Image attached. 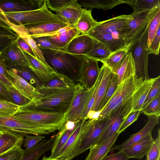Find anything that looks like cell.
I'll use <instances>...</instances> for the list:
<instances>
[{
  "label": "cell",
  "instance_id": "cell-1",
  "mask_svg": "<svg viewBox=\"0 0 160 160\" xmlns=\"http://www.w3.org/2000/svg\"><path fill=\"white\" fill-rule=\"evenodd\" d=\"M78 135L67 154L60 160H72L92 146L102 132L106 125V118L99 120L93 118L82 120Z\"/></svg>",
  "mask_w": 160,
  "mask_h": 160
},
{
  "label": "cell",
  "instance_id": "cell-2",
  "mask_svg": "<svg viewBox=\"0 0 160 160\" xmlns=\"http://www.w3.org/2000/svg\"><path fill=\"white\" fill-rule=\"evenodd\" d=\"M42 51L45 61L55 72L77 82L82 62L87 56L49 49Z\"/></svg>",
  "mask_w": 160,
  "mask_h": 160
},
{
  "label": "cell",
  "instance_id": "cell-3",
  "mask_svg": "<svg viewBox=\"0 0 160 160\" xmlns=\"http://www.w3.org/2000/svg\"><path fill=\"white\" fill-rule=\"evenodd\" d=\"M75 86L31 101L20 107L18 110L65 112L69 109L75 93Z\"/></svg>",
  "mask_w": 160,
  "mask_h": 160
},
{
  "label": "cell",
  "instance_id": "cell-4",
  "mask_svg": "<svg viewBox=\"0 0 160 160\" xmlns=\"http://www.w3.org/2000/svg\"><path fill=\"white\" fill-rule=\"evenodd\" d=\"M136 74L121 82L117 86L112 96L99 113L97 118L102 120L110 113L131 99L143 81Z\"/></svg>",
  "mask_w": 160,
  "mask_h": 160
},
{
  "label": "cell",
  "instance_id": "cell-5",
  "mask_svg": "<svg viewBox=\"0 0 160 160\" xmlns=\"http://www.w3.org/2000/svg\"><path fill=\"white\" fill-rule=\"evenodd\" d=\"M53 15L47 7L29 11L0 12V25L23 26L28 28L36 24L52 21Z\"/></svg>",
  "mask_w": 160,
  "mask_h": 160
},
{
  "label": "cell",
  "instance_id": "cell-6",
  "mask_svg": "<svg viewBox=\"0 0 160 160\" xmlns=\"http://www.w3.org/2000/svg\"><path fill=\"white\" fill-rule=\"evenodd\" d=\"M69 110L65 112H51L18 110L12 116L23 122L34 123L59 130L67 121Z\"/></svg>",
  "mask_w": 160,
  "mask_h": 160
},
{
  "label": "cell",
  "instance_id": "cell-7",
  "mask_svg": "<svg viewBox=\"0 0 160 160\" xmlns=\"http://www.w3.org/2000/svg\"><path fill=\"white\" fill-rule=\"evenodd\" d=\"M159 8L131 14L124 38V48L129 50L132 44L141 36Z\"/></svg>",
  "mask_w": 160,
  "mask_h": 160
},
{
  "label": "cell",
  "instance_id": "cell-8",
  "mask_svg": "<svg viewBox=\"0 0 160 160\" xmlns=\"http://www.w3.org/2000/svg\"><path fill=\"white\" fill-rule=\"evenodd\" d=\"M148 26L143 33L130 48L136 69V75L143 81L149 78L148 73Z\"/></svg>",
  "mask_w": 160,
  "mask_h": 160
},
{
  "label": "cell",
  "instance_id": "cell-9",
  "mask_svg": "<svg viewBox=\"0 0 160 160\" xmlns=\"http://www.w3.org/2000/svg\"><path fill=\"white\" fill-rule=\"evenodd\" d=\"M0 128L27 135H47L57 131L54 128L18 120L12 116L0 115Z\"/></svg>",
  "mask_w": 160,
  "mask_h": 160
},
{
  "label": "cell",
  "instance_id": "cell-10",
  "mask_svg": "<svg viewBox=\"0 0 160 160\" xmlns=\"http://www.w3.org/2000/svg\"><path fill=\"white\" fill-rule=\"evenodd\" d=\"M132 100V98L106 118L107 121L105 127L100 136L92 146H98L105 142L117 133L121 125L131 112Z\"/></svg>",
  "mask_w": 160,
  "mask_h": 160
},
{
  "label": "cell",
  "instance_id": "cell-11",
  "mask_svg": "<svg viewBox=\"0 0 160 160\" xmlns=\"http://www.w3.org/2000/svg\"><path fill=\"white\" fill-rule=\"evenodd\" d=\"M75 87L67 118V121L74 122L86 118L87 107L92 90V87L88 89L79 83H76Z\"/></svg>",
  "mask_w": 160,
  "mask_h": 160
},
{
  "label": "cell",
  "instance_id": "cell-12",
  "mask_svg": "<svg viewBox=\"0 0 160 160\" xmlns=\"http://www.w3.org/2000/svg\"><path fill=\"white\" fill-rule=\"evenodd\" d=\"M131 18V14H122L98 22L89 32L112 34L124 41L125 32Z\"/></svg>",
  "mask_w": 160,
  "mask_h": 160
},
{
  "label": "cell",
  "instance_id": "cell-13",
  "mask_svg": "<svg viewBox=\"0 0 160 160\" xmlns=\"http://www.w3.org/2000/svg\"><path fill=\"white\" fill-rule=\"evenodd\" d=\"M46 0H0V12H19L38 10L47 7Z\"/></svg>",
  "mask_w": 160,
  "mask_h": 160
},
{
  "label": "cell",
  "instance_id": "cell-14",
  "mask_svg": "<svg viewBox=\"0 0 160 160\" xmlns=\"http://www.w3.org/2000/svg\"><path fill=\"white\" fill-rule=\"evenodd\" d=\"M99 71L98 61L87 57L82 62L76 82L90 89L96 82Z\"/></svg>",
  "mask_w": 160,
  "mask_h": 160
},
{
  "label": "cell",
  "instance_id": "cell-15",
  "mask_svg": "<svg viewBox=\"0 0 160 160\" xmlns=\"http://www.w3.org/2000/svg\"><path fill=\"white\" fill-rule=\"evenodd\" d=\"M18 39L10 44L1 52V58L7 68L16 65L30 68V66L28 60L18 46Z\"/></svg>",
  "mask_w": 160,
  "mask_h": 160
},
{
  "label": "cell",
  "instance_id": "cell-16",
  "mask_svg": "<svg viewBox=\"0 0 160 160\" xmlns=\"http://www.w3.org/2000/svg\"><path fill=\"white\" fill-rule=\"evenodd\" d=\"M75 84L72 80L55 72L53 78L45 83L38 90L44 96L70 88Z\"/></svg>",
  "mask_w": 160,
  "mask_h": 160
},
{
  "label": "cell",
  "instance_id": "cell-17",
  "mask_svg": "<svg viewBox=\"0 0 160 160\" xmlns=\"http://www.w3.org/2000/svg\"><path fill=\"white\" fill-rule=\"evenodd\" d=\"M95 39L88 34H80L74 38L66 48L65 51L73 54L85 55L91 50Z\"/></svg>",
  "mask_w": 160,
  "mask_h": 160
},
{
  "label": "cell",
  "instance_id": "cell-18",
  "mask_svg": "<svg viewBox=\"0 0 160 160\" xmlns=\"http://www.w3.org/2000/svg\"><path fill=\"white\" fill-rule=\"evenodd\" d=\"M148 119L143 128L138 132L131 135L123 142L119 145L112 147L110 152L122 150L142 138L149 132H152L155 126L159 123L160 117L153 116L148 117Z\"/></svg>",
  "mask_w": 160,
  "mask_h": 160
},
{
  "label": "cell",
  "instance_id": "cell-19",
  "mask_svg": "<svg viewBox=\"0 0 160 160\" xmlns=\"http://www.w3.org/2000/svg\"><path fill=\"white\" fill-rule=\"evenodd\" d=\"M154 140L149 132L139 140L123 150L129 158L142 159L149 152Z\"/></svg>",
  "mask_w": 160,
  "mask_h": 160
},
{
  "label": "cell",
  "instance_id": "cell-20",
  "mask_svg": "<svg viewBox=\"0 0 160 160\" xmlns=\"http://www.w3.org/2000/svg\"><path fill=\"white\" fill-rule=\"evenodd\" d=\"M7 72L13 86L31 101L38 99L43 96L36 88L10 69H8Z\"/></svg>",
  "mask_w": 160,
  "mask_h": 160
},
{
  "label": "cell",
  "instance_id": "cell-21",
  "mask_svg": "<svg viewBox=\"0 0 160 160\" xmlns=\"http://www.w3.org/2000/svg\"><path fill=\"white\" fill-rule=\"evenodd\" d=\"M76 122L67 121L59 130L51 148V158H57L73 132Z\"/></svg>",
  "mask_w": 160,
  "mask_h": 160
},
{
  "label": "cell",
  "instance_id": "cell-22",
  "mask_svg": "<svg viewBox=\"0 0 160 160\" xmlns=\"http://www.w3.org/2000/svg\"><path fill=\"white\" fill-rule=\"evenodd\" d=\"M103 66V73L101 82L96 93L94 105L91 110L88 113L86 119L95 118L98 113L101 101L106 91L109 81L113 72L107 66Z\"/></svg>",
  "mask_w": 160,
  "mask_h": 160
},
{
  "label": "cell",
  "instance_id": "cell-23",
  "mask_svg": "<svg viewBox=\"0 0 160 160\" xmlns=\"http://www.w3.org/2000/svg\"><path fill=\"white\" fill-rule=\"evenodd\" d=\"M82 8L78 0L71 5L64 7L56 12L55 14L60 20L74 28L82 12Z\"/></svg>",
  "mask_w": 160,
  "mask_h": 160
},
{
  "label": "cell",
  "instance_id": "cell-24",
  "mask_svg": "<svg viewBox=\"0 0 160 160\" xmlns=\"http://www.w3.org/2000/svg\"><path fill=\"white\" fill-rule=\"evenodd\" d=\"M157 78H149L142 82L132 97L131 112L142 110L144 101Z\"/></svg>",
  "mask_w": 160,
  "mask_h": 160
},
{
  "label": "cell",
  "instance_id": "cell-25",
  "mask_svg": "<svg viewBox=\"0 0 160 160\" xmlns=\"http://www.w3.org/2000/svg\"><path fill=\"white\" fill-rule=\"evenodd\" d=\"M69 26L61 21L47 22L36 24L27 28V32L32 38L48 33Z\"/></svg>",
  "mask_w": 160,
  "mask_h": 160
},
{
  "label": "cell",
  "instance_id": "cell-26",
  "mask_svg": "<svg viewBox=\"0 0 160 160\" xmlns=\"http://www.w3.org/2000/svg\"><path fill=\"white\" fill-rule=\"evenodd\" d=\"M24 140L23 136L22 135L5 130L0 137V154L6 152L14 147H21Z\"/></svg>",
  "mask_w": 160,
  "mask_h": 160
},
{
  "label": "cell",
  "instance_id": "cell-27",
  "mask_svg": "<svg viewBox=\"0 0 160 160\" xmlns=\"http://www.w3.org/2000/svg\"><path fill=\"white\" fill-rule=\"evenodd\" d=\"M113 72L118 76V85L121 82L136 74L134 62L132 54L129 50L121 63Z\"/></svg>",
  "mask_w": 160,
  "mask_h": 160
},
{
  "label": "cell",
  "instance_id": "cell-28",
  "mask_svg": "<svg viewBox=\"0 0 160 160\" xmlns=\"http://www.w3.org/2000/svg\"><path fill=\"white\" fill-rule=\"evenodd\" d=\"M87 34L102 43L112 52L124 48V41L112 34L89 32Z\"/></svg>",
  "mask_w": 160,
  "mask_h": 160
},
{
  "label": "cell",
  "instance_id": "cell-29",
  "mask_svg": "<svg viewBox=\"0 0 160 160\" xmlns=\"http://www.w3.org/2000/svg\"><path fill=\"white\" fill-rule=\"evenodd\" d=\"M7 68L24 79L38 90L44 84L29 67L16 65Z\"/></svg>",
  "mask_w": 160,
  "mask_h": 160
},
{
  "label": "cell",
  "instance_id": "cell-30",
  "mask_svg": "<svg viewBox=\"0 0 160 160\" xmlns=\"http://www.w3.org/2000/svg\"><path fill=\"white\" fill-rule=\"evenodd\" d=\"M119 134L117 133L105 142L91 147L85 160H102L109 152Z\"/></svg>",
  "mask_w": 160,
  "mask_h": 160
},
{
  "label": "cell",
  "instance_id": "cell-31",
  "mask_svg": "<svg viewBox=\"0 0 160 160\" xmlns=\"http://www.w3.org/2000/svg\"><path fill=\"white\" fill-rule=\"evenodd\" d=\"M98 23L92 16V9L83 8L74 28L81 34H87Z\"/></svg>",
  "mask_w": 160,
  "mask_h": 160
},
{
  "label": "cell",
  "instance_id": "cell-32",
  "mask_svg": "<svg viewBox=\"0 0 160 160\" xmlns=\"http://www.w3.org/2000/svg\"><path fill=\"white\" fill-rule=\"evenodd\" d=\"M78 3L81 7L106 10L119 4L125 3V0H79Z\"/></svg>",
  "mask_w": 160,
  "mask_h": 160
},
{
  "label": "cell",
  "instance_id": "cell-33",
  "mask_svg": "<svg viewBox=\"0 0 160 160\" xmlns=\"http://www.w3.org/2000/svg\"><path fill=\"white\" fill-rule=\"evenodd\" d=\"M80 34L76 28L71 29L54 36L46 37L47 39L58 47L66 48L70 42Z\"/></svg>",
  "mask_w": 160,
  "mask_h": 160
},
{
  "label": "cell",
  "instance_id": "cell-34",
  "mask_svg": "<svg viewBox=\"0 0 160 160\" xmlns=\"http://www.w3.org/2000/svg\"><path fill=\"white\" fill-rule=\"evenodd\" d=\"M129 5L133 13L150 11L160 8V0H127L125 3Z\"/></svg>",
  "mask_w": 160,
  "mask_h": 160
},
{
  "label": "cell",
  "instance_id": "cell-35",
  "mask_svg": "<svg viewBox=\"0 0 160 160\" xmlns=\"http://www.w3.org/2000/svg\"><path fill=\"white\" fill-rule=\"evenodd\" d=\"M112 52L105 45L95 39L91 50L86 56L98 62H102L106 59Z\"/></svg>",
  "mask_w": 160,
  "mask_h": 160
},
{
  "label": "cell",
  "instance_id": "cell-36",
  "mask_svg": "<svg viewBox=\"0 0 160 160\" xmlns=\"http://www.w3.org/2000/svg\"><path fill=\"white\" fill-rule=\"evenodd\" d=\"M128 51V49L124 48L112 52L106 59L101 62L113 72L121 63Z\"/></svg>",
  "mask_w": 160,
  "mask_h": 160
},
{
  "label": "cell",
  "instance_id": "cell-37",
  "mask_svg": "<svg viewBox=\"0 0 160 160\" xmlns=\"http://www.w3.org/2000/svg\"><path fill=\"white\" fill-rule=\"evenodd\" d=\"M19 38L18 35L11 28L0 25V52Z\"/></svg>",
  "mask_w": 160,
  "mask_h": 160
},
{
  "label": "cell",
  "instance_id": "cell-38",
  "mask_svg": "<svg viewBox=\"0 0 160 160\" xmlns=\"http://www.w3.org/2000/svg\"><path fill=\"white\" fill-rule=\"evenodd\" d=\"M118 78L117 75L113 72L109 81L106 91L100 104L98 115L113 94L118 85Z\"/></svg>",
  "mask_w": 160,
  "mask_h": 160
},
{
  "label": "cell",
  "instance_id": "cell-39",
  "mask_svg": "<svg viewBox=\"0 0 160 160\" xmlns=\"http://www.w3.org/2000/svg\"><path fill=\"white\" fill-rule=\"evenodd\" d=\"M47 151L46 145L40 142L32 149L24 150V155L21 160H37Z\"/></svg>",
  "mask_w": 160,
  "mask_h": 160
},
{
  "label": "cell",
  "instance_id": "cell-40",
  "mask_svg": "<svg viewBox=\"0 0 160 160\" xmlns=\"http://www.w3.org/2000/svg\"><path fill=\"white\" fill-rule=\"evenodd\" d=\"M82 121L80 120L76 122L75 127L73 132L71 134L64 146L61 150L57 159H60L67 154L69 149L73 144L76 139L80 130Z\"/></svg>",
  "mask_w": 160,
  "mask_h": 160
},
{
  "label": "cell",
  "instance_id": "cell-41",
  "mask_svg": "<svg viewBox=\"0 0 160 160\" xmlns=\"http://www.w3.org/2000/svg\"><path fill=\"white\" fill-rule=\"evenodd\" d=\"M142 112L148 117L160 116V94L158 95L144 108Z\"/></svg>",
  "mask_w": 160,
  "mask_h": 160
},
{
  "label": "cell",
  "instance_id": "cell-42",
  "mask_svg": "<svg viewBox=\"0 0 160 160\" xmlns=\"http://www.w3.org/2000/svg\"><path fill=\"white\" fill-rule=\"evenodd\" d=\"M12 103L20 107L22 106L29 102L31 100L23 95L13 86L8 88Z\"/></svg>",
  "mask_w": 160,
  "mask_h": 160
},
{
  "label": "cell",
  "instance_id": "cell-43",
  "mask_svg": "<svg viewBox=\"0 0 160 160\" xmlns=\"http://www.w3.org/2000/svg\"><path fill=\"white\" fill-rule=\"evenodd\" d=\"M160 26V8L157 10L155 15L148 25V45L149 47L154 37L157 30Z\"/></svg>",
  "mask_w": 160,
  "mask_h": 160
},
{
  "label": "cell",
  "instance_id": "cell-44",
  "mask_svg": "<svg viewBox=\"0 0 160 160\" xmlns=\"http://www.w3.org/2000/svg\"><path fill=\"white\" fill-rule=\"evenodd\" d=\"M25 152L21 147L15 146L0 156V160H21Z\"/></svg>",
  "mask_w": 160,
  "mask_h": 160
},
{
  "label": "cell",
  "instance_id": "cell-45",
  "mask_svg": "<svg viewBox=\"0 0 160 160\" xmlns=\"http://www.w3.org/2000/svg\"><path fill=\"white\" fill-rule=\"evenodd\" d=\"M146 160H159L160 159V129L158 130V135L146 155Z\"/></svg>",
  "mask_w": 160,
  "mask_h": 160
},
{
  "label": "cell",
  "instance_id": "cell-46",
  "mask_svg": "<svg viewBox=\"0 0 160 160\" xmlns=\"http://www.w3.org/2000/svg\"><path fill=\"white\" fill-rule=\"evenodd\" d=\"M160 94V76L157 78L152 85L142 106L144 108L150 102Z\"/></svg>",
  "mask_w": 160,
  "mask_h": 160
},
{
  "label": "cell",
  "instance_id": "cell-47",
  "mask_svg": "<svg viewBox=\"0 0 160 160\" xmlns=\"http://www.w3.org/2000/svg\"><path fill=\"white\" fill-rule=\"evenodd\" d=\"M19 107L12 103L0 101V115L13 116Z\"/></svg>",
  "mask_w": 160,
  "mask_h": 160
},
{
  "label": "cell",
  "instance_id": "cell-48",
  "mask_svg": "<svg viewBox=\"0 0 160 160\" xmlns=\"http://www.w3.org/2000/svg\"><path fill=\"white\" fill-rule=\"evenodd\" d=\"M76 0H46L47 7L54 12H57L61 9L70 5Z\"/></svg>",
  "mask_w": 160,
  "mask_h": 160
},
{
  "label": "cell",
  "instance_id": "cell-49",
  "mask_svg": "<svg viewBox=\"0 0 160 160\" xmlns=\"http://www.w3.org/2000/svg\"><path fill=\"white\" fill-rule=\"evenodd\" d=\"M37 46L41 50L49 49L65 51V48L58 47L47 39L46 37H42L33 38Z\"/></svg>",
  "mask_w": 160,
  "mask_h": 160
},
{
  "label": "cell",
  "instance_id": "cell-50",
  "mask_svg": "<svg viewBox=\"0 0 160 160\" xmlns=\"http://www.w3.org/2000/svg\"><path fill=\"white\" fill-rule=\"evenodd\" d=\"M142 113L141 110L131 112L121 125L117 133L120 134L123 132L128 127L137 120Z\"/></svg>",
  "mask_w": 160,
  "mask_h": 160
},
{
  "label": "cell",
  "instance_id": "cell-51",
  "mask_svg": "<svg viewBox=\"0 0 160 160\" xmlns=\"http://www.w3.org/2000/svg\"><path fill=\"white\" fill-rule=\"evenodd\" d=\"M24 140V146L26 149H32L37 146L44 138L41 135H27Z\"/></svg>",
  "mask_w": 160,
  "mask_h": 160
},
{
  "label": "cell",
  "instance_id": "cell-52",
  "mask_svg": "<svg viewBox=\"0 0 160 160\" xmlns=\"http://www.w3.org/2000/svg\"><path fill=\"white\" fill-rule=\"evenodd\" d=\"M160 26L148 47V54L158 55L159 53L160 45Z\"/></svg>",
  "mask_w": 160,
  "mask_h": 160
},
{
  "label": "cell",
  "instance_id": "cell-53",
  "mask_svg": "<svg viewBox=\"0 0 160 160\" xmlns=\"http://www.w3.org/2000/svg\"><path fill=\"white\" fill-rule=\"evenodd\" d=\"M17 42L19 47L22 51L28 53L34 58L39 59L30 46L22 39L19 37L17 40Z\"/></svg>",
  "mask_w": 160,
  "mask_h": 160
},
{
  "label": "cell",
  "instance_id": "cell-54",
  "mask_svg": "<svg viewBox=\"0 0 160 160\" xmlns=\"http://www.w3.org/2000/svg\"><path fill=\"white\" fill-rule=\"evenodd\" d=\"M129 159V157L122 150L115 153L106 155L102 160H128Z\"/></svg>",
  "mask_w": 160,
  "mask_h": 160
},
{
  "label": "cell",
  "instance_id": "cell-55",
  "mask_svg": "<svg viewBox=\"0 0 160 160\" xmlns=\"http://www.w3.org/2000/svg\"><path fill=\"white\" fill-rule=\"evenodd\" d=\"M0 101L12 103L10 94L7 87L0 81Z\"/></svg>",
  "mask_w": 160,
  "mask_h": 160
},
{
  "label": "cell",
  "instance_id": "cell-56",
  "mask_svg": "<svg viewBox=\"0 0 160 160\" xmlns=\"http://www.w3.org/2000/svg\"><path fill=\"white\" fill-rule=\"evenodd\" d=\"M7 71V67L0 57V73L6 78L10 80Z\"/></svg>",
  "mask_w": 160,
  "mask_h": 160
},
{
  "label": "cell",
  "instance_id": "cell-57",
  "mask_svg": "<svg viewBox=\"0 0 160 160\" xmlns=\"http://www.w3.org/2000/svg\"><path fill=\"white\" fill-rule=\"evenodd\" d=\"M0 81L2 82L7 88L13 86V84L11 81L4 77L0 73Z\"/></svg>",
  "mask_w": 160,
  "mask_h": 160
},
{
  "label": "cell",
  "instance_id": "cell-58",
  "mask_svg": "<svg viewBox=\"0 0 160 160\" xmlns=\"http://www.w3.org/2000/svg\"><path fill=\"white\" fill-rule=\"evenodd\" d=\"M42 160H60L57 158H51L50 157H47L45 156H44Z\"/></svg>",
  "mask_w": 160,
  "mask_h": 160
},
{
  "label": "cell",
  "instance_id": "cell-59",
  "mask_svg": "<svg viewBox=\"0 0 160 160\" xmlns=\"http://www.w3.org/2000/svg\"><path fill=\"white\" fill-rule=\"evenodd\" d=\"M5 130L0 128V137L2 135Z\"/></svg>",
  "mask_w": 160,
  "mask_h": 160
},
{
  "label": "cell",
  "instance_id": "cell-60",
  "mask_svg": "<svg viewBox=\"0 0 160 160\" xmlns=\"http://www.w3.org/2000/svg\"><path fill=\"white\" fill-rule=\"evenodd\" d=\"M2 154H3V153H2ZM2 154H0V156Z\"/></svg>",
  "mask_w": 160,
  "mask_h": 160
},
{
  "label": "cell",
  "instance_id": "cell-61",
  "mask_svg": "<svg viewBox=\"0 0 160 160\" xmlns=\"http://www.w3.org/2000/svg\"><path fill=\"white\" fill-rule=\"evenodd\" d=\"M159 160H160V159Z\"/></svg>",
  "mask_w": 160,
  "mask_h": 160
}]
</instances>
